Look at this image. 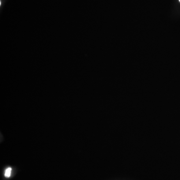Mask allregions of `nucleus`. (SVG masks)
<instances>
[{"mask_svg":"<svg viewBox=\"0 0 180 180\" xmlns=\"http://www.w3.org/2000/svg\"><path fill=\"white\" fill-rule=\"evenodd\" d=\"M11 171L12 169L11 168H8L6 169L5 171V176L6 178H9L11 176Z\"/></svg>","mask_w":180,"mask_h":180,"instance_id":"nucleus-1","label":"nucleus"},{"mask_svg":"<svg viewBox=\"0 0 180 180\" xmlns=\"http://www.w3.org/2000/svg\"><path fill=\"white\" fill-rule=\"evenodd\" d=\"M179 1H180V0H179Z\"/></svg>","mask_w":180,"mask_h":180,"instance_id":"nucleus-2","label":"nucleus"}]
</instances>
